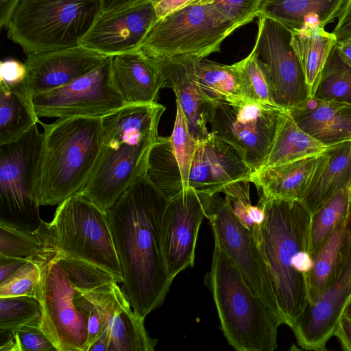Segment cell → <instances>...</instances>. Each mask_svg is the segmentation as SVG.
I'll return each mask as SVG.
<instances>
[{
	"label": "cell",
	"mask_w": 351,
	"mask_h": 351,
	"mask_svg": "<svg viewBox=\"0 0 351 351\" xmlns=\"http://www.w3.org/2000/svg\"><path fill=\"white\" fill-rule=\"evenodd\" d=\"M57 248L71 258L101 269L123 282L107 211L80 193L58 204L47 223Z\"/></svg>",
	"instance_id": "8"
},
{
	"label": "cell",
	"mask_w": 351,
	"mask_h": 351,
	"mask_svg": "<svg viewBox=\"0 0 351 351\" xmlns=\"http://www.w3.org/2000/svg\"><path fill=\"white\" fill-rule=\"evenodd\" d=\"M254 171L228 143L211 132L199 143L191 164L189 185L198 193L213 195L235 182H251Z\"/></svg>",
	"instance_id": "21"
},
{
	"label": "cell",
	"mask_w": 351,
	"mask_h": 351,
	"mask_svg": "<svg viewBox=\"0 0 351 351\" xmlns=\"http://www.w3.org/2000/svg\"><path fill=\"white\" fill-rule=\"evenodd\" d=\"M336 43L335 34L324 27L292 31L291 45L302 65L310 97L315 95L324 65Z\"/></svg>",
	"instance_id": "31"
},
{
	"label": "cell",
	"mask_w": 351,
	"mask_h": 351,
	"mask_svg": "<svg viewBox=\"0 0 351 351\" xmlns=\"http://www.w3.org/2000/svg\"><path fill=\"white\" fill-rule=\"evenodd\" d=\"M117 281L80 291L92 302L101 319L98 337L107 351H154L157 339L147 332L143 317L132 307Z\"/></svg>",
	"instance_id": "15"
},
{
	"label": "cell",
	"mask_w": 351,
	"mask_h": 351,
	"mask_svg": "<svg viewBox=\"0 0 351 351\" xmlns=\"http://www.w3.org/2000/svg\"><path fill=\"white\" fill-rule=\"evenodd\" d=\"M51 239L47 222L35 231L0 221V258L31 261L46 247Z\"/></svg>",
	"instance_id": "33"
},
{
	"label": "cell",
	"mask_w": 351,
	"mask_h": 351,
	"mask_svg": "<svg viewBox=\"0 0 351 351\" xmlns=\"http://www.w3.org/2000/svg\"><path fill=\"white\" fill-rule=\"evenodd\" d=\"M27 74V66L14 59H8L0 63V82L14 87L25 82Z\"/></svg>",
	"instance_id": "43"
},
{
	"label": "cell",
	"mask_w": 351,
	"mask_h": 351,
	"mask_svg": "<svg viewBox=\"0 0 351 351\" xmlns=\"http://www.w3.org/2000/svg\"><path fill=\"white\" fill-rule=\"evenodd\" d=\"M350 180L351 141L332 145L322 154L301 202L312 215L325 202L348 186Z\"/></svg>",
	"instance_id": "26"
},
{
	"label": "cell",
	"mask_w": 351,
	"mask_h": 351,
	"mask_svg": "<svg viewBox=\"0 0 351 351\" xmlns=\"http://www.w3.org/2000/svg\"><path fill=\"white\" fill-rule=\"evenodd\" d=\"M346 0H261L259 15L291 31L325 27L337 19Z\"/></svg>",
	"instance_id": "27"
},
{
	"label": "cell",
	"mask_w": 351,
	"mask_h": 351,
	"mask_svg": "<svg viewBox=\"0 0 351 351\" xmlns=\"http://www.w3.org/2000/svg\"><path fill=\"white\" fill-rule=\"evenodd\" d=\"M38 118L103 117L127 105L112 77L111 57L74 81L32 97Z\"/></svg>",
	"instance_id": "13"
},
{
	"label": "cell",
	"mask_w": 351,
	"mask_h": 351,
	"mask_svg": "<svg viewBox=\"0 0 351 351\" xmlns=\"http://www.w3.org/2000/svg\"><path fill=\"white\" fill-rule=\"evenodd\" d=\"M336 45L341 54L351 62V37L346 40L337 42Z\"/></svg>",
	"instance_id": "51"
},
{
	"label": "cell",
	"mask_w": 351,
	"mask_h": 351,
	"mask_svg": "<svg viewBox=\"0 0 351 351\" xmlns=\"http://www.w3.org/2000/svg\"><path fill=\"white\" fill-rule=\"evenodd\" d=\"M253 50L266 65L280 105L285 110L302 105L309 97L302 65L291 45L292 31L260 15Z\"/></svg>",
	"instance_id": "14"
},
{
	"label": "cell",
	"mask_w": 351,
	"mask_h": 351,
	"mask_svg": "<svg viewBox=\"0 0 351 351\" xmlns=\"http://www.w3.org/2000/svg\"><path fill=\"white\" fill-rule=\"evenodd\" d=\"M335 336L345 351H351V319L342 317L339 321Z\"/></svg>",
	"instance_id": "45"
},
{
	"label": "cell",
	"mask_w": 351,
	"mask_h": 351,
	"mask_svg": "<svg viewBox=\"0 0 351 351\" xmlns=\"http://www.w3.org/2000/svg\"><path fill=\"white\" fill-rule=\"evenodd\" d=\"M288 110L304 132L327 146L351 141V104L313 96Z\"/></svg>",
	"instance_id": "23"
},
{
	"label": "cell",
	"mask_w": 351,
	"mask_h": 351,
	"mask_svg": "<svg viewBox=\"0 0 351 351\" xmlns=\"http://www.w3.org/2000/svg\"><path fill=\"white\" fill-rule=\"evenodd\" d=\"M242 71L251 101L280 109L278 97L266 65L252 49L238 62Z\"/></svg>",
	"instance_id": "36"
},
{
	"label": "cell",
	"mask_w": 351,
	"mask_h": 351,
	"mask_svg": "<svg viewBox=\"0 0 351 351\" xmlns=\"http://www.w3.org/2000/svg\"><path fill=\"white\" fill-rule=\"evenodd\" d=\"M40 254L36 258L25 262L15 273L0 283V298L29 296L39 300L42 271Z\"/></svg>",
	"instance_id": "38"
},
{
	"label": "cell",
	"mask_w": 351,
	"mask_h": 351,
	"mask_svg": "<svg viewBox=\"0 0 351 351\" xmlns=\"http://www.w3.org/2000/svg\"><path fill=\"white\" fill-rule=\"evenodd\" d=\"M249 181L235 182L226 186L221 192L225 193V199L231 206L240 221L249 230L253 231L257 226L251 220L249 210L252 206L250 196Z\"/></svg>",
	"instance_id": "40"
},
{
	"label": "cell",
	"mask_w": 351,
	"mask_h": 351,
	"mask_svg": "<svg viewBox=\"0 0 351 351\" xmlns=\"http://www.w3.org/2000/svg\"><path fill=\"white\" fill-rule=\"evenodd\" d=\"M239 28L259 15L261 0H211Z\"/></svg>",
	"instance_id": "41"
},
{
	"label": "cell",
	"mask_w": 351,
	"mask_h": 351,
	"mask_svg": "<svg viewBox=\"0 0 351 351\" xmlns=\"http://www.w3.org/2000/svg\"><path fill=\"white\" fill-rule=\"evenodd\" d=\"M110 57L82 45L27 54L25 87L32 98L64 86L94 71Z\"/></svg>",
	"instance_id": "20"
},
{
	"label": "cell",
	"mask_w": 351,
	"mask_h": 351,
	"mask_svg": "<svg viewBox=\"0 0 351 351\" xmlns=\"http://www.w3.org/2000/svg\"><path fill=\"white\" fill-rule=\"evenodd\" d=\"M148 1L151 0H101L102 10L101 14L121 11Z\"/></svg>",
	"instance_id": "46"
},
{
	"label": "cell",
	"mask_w": 351,
	"mask_h": 351,
	"mask_svg": "<svg viewBox=\"0 0 351 351\" xmlns=\"http://www.w3.org/2000/svg\"><path fill=\"white\" fill-rule=\"evenodd\" d=\"M193 73L200 90L211 102L240 103L250 100L238 62L228 65L195 57Z\"/></svg>",
	"instance_id": "29"
},
{
	"label": "cell",
	"mask_w": 351,
	"mask_h": 351,
	"mask_svg": "<svg viewBox=\"0 0 351 351\" xmlns=\"http://www.w3.org/2000/svg\"><path fill=\"white\" fill-rule=\"evenodd\" d=\"M249 216L251 220L258 226L262 223L264 220L265 213L263 208L258 204L256 206H252L249 210Z\"/></svg>",
	"instance_id": "50"
},
{
	"label": "cell",
	"mask_w": 351,
	"mask_h": 351,
	"mask_svg": "<svg viewBox=\"0 0 351 351\" xmlns=\"http://www.w3.org/2000/svg\"><path fill=\"white\" fill-rule=\"evenodd\" d=\"M350 200V209H351V180L349 184Z\"/></svg>",
	"instance_id": "53"
},
{
	"label": "cell",
	"mask_w": 351,
	"mask_h": 351,
	"mask_svg": "<svg viewBox=\"0 0 351 351\" xmlns=\"http://www.w3.org/2000/svg\"><path fill=\"white\" fill-rule=\"evenodd\" d=\"M350 245L349 213L312 257L313 265L307 275L309 304L325 292L338 278L346 263Z\"/></svg>",
	"instance_id": "28"
},
{
	"label": "cell",
	"mask_w": 351,
	"mask_h": 351,
	"mask_svg": "<svg viewBox=\"0 0 351 351\" xmlns=\"http://www.w3.org/2000/svg\"><path fill=\"white\" fill-rule=\"evenodd\" d=\"M43 128L37 199L58 205L79 193L97 165L102 143L101 117H67Z\"/></svg>",
	"instance_id": "4"
},
{
	"label": "cell",
	"mask_w": 351,
	"mask_h": 351,
	"mask_svg": "<svg viewBox=\"0 0 351 351\" xmlns=\"http://www.w3.org/2000/svg\"><path fill=\"white\" fill-rule=\"evenodd\" d=\"M75 303L78 310L84 313L86 317L87 346L86 351H88L89 346L96 340L101 332V316L94 304L78 290L75 295Z\"/></svg>",
	"instance_id": "42"
},
{
	"label": "cell",
	"mask_w": 351,
	"mask_h": 351,
	"mask_svg": "<svg viewBox=\"0 0 351 351\" xmlns=\"http://www.w3.org/2000/svg\"><path fill=\"white\" fill-rule=\"evenodd\" d=\"M101 10V0H20L8 36L27 54L77 47Z\"/></svg>",
	"instance_id": "6"
},
{
	"label": "cell",
	"mask_w": 351,
	"mask_h": 351,
	"mask_svg": "<svg viewBox=\"0 0 351 351\" xmlns=\"http://www.w3.org/2000/svg\"><path fill=\"white\" fill-rule=\"evenodd\" d=\"M350 210L349 185L325 202L311 215L310 254L313 257Z\"/></svg>",
	"instance_id": "34"
},
{
	"label": "cell",
	"mask_w": 351,
	"mask_h": 351,
	"mask_svg": "<svg viewBox=\"0 0 351 351\" xmlns=\"http://www.w3.org/2000/svg\"><path fill=\"white\" fill-rule=\"evenodd\" d=\"M337 42L351 37V0H346L337 18V25L332 32Z\"/></svg>",
	"instance_id": "44"
},
{
	"label": "cell",
	"mask_w": 351,
	"mask_h": 351,
	"mask_svg": "<svg viewBox=\"0 0 351 351\" xmlns=\"http://www.w3.org/2000/svg\"><path fill=\"white\" fill-rule=\"evenodd\" d=\"M42 145L36 125L17 141L0 145V221L31 231L43 222L37 199Z\"/></svg>",
	"instance_id": "9"
},
{
	"label": "cell",
	"mask_w": 351,
	"mask_h": 351,
	"mask_svg": "<svg viewBox=\"0 0 351 351\" xmlns=\"http://www.w3.org/2000/svg\"><path fill=\"white\" fill-rule=\"evenodd\" d=\"M238 27L211 0H189L158 19L141 51L149 58L177 56L205 58L220 50Z\"/></svg>",
	"instance_id": "7"
},
{
	"label": "cell",
	"mask_w": 351,
	"mask_h": 351,
	"mask_svg": "<svg viewBox=\"0 0 351 351\" xmlns=\"http://www.w3.org/2000/svg\"><path fill=\"white\" fill-rule=\"evenodd\" d=\"M206 217L212 228L215 241L234 263L252 291L283 324L253 232L240 221L229 204L218 193L208 196Z\"/></svg>",
	"instance_id": "12"
},
{
	"label": "cell",
	"mask_w": 351,
	"mask_h": 351,
	"mask_svg": "<svg viewBox=\"0 0 351 351\" xmlns=\"http://www.w3.org/2000/svg\"><path fill=\"white\" fill-rule=\"evenodd\" d=\"M27 350L57 351L40 325H24L12 331L0 330V351Z\"/></svg>",
	"instance_id": "39"
},
{
	"label": "cell",
	"mask_w": 351,
	"mask_h": 351,
	"mask_svg": "<svg viewBox=\"0 0 351 351\" xmlns=\"http://www.w3.org/2000/svg\"><path fill=\"white\" fill-rule=\"evenodd\" d=\"M169 202L145 172L107 210L123 272L122 291L145 318L163 303L173 280L162 242Z\"/></svg>",
	"instance_id": "1"
},
{
	"label": "cell",
	"mask_w": 351,
	"mask_h": 351,
	"mask_svg": "<svg viewBox=\"0 0 351 351\" xmlns=\"http://www.w3.org/2000/svg\"><path fill=\"white\" fill-rule=\"evenodd\" d=\"M195 57L177 56L151 59L158 73L161 88L173 90L191 133L200 142L210 134L208 130L210 101L198 86L193 73Z\"/></svg>",
	"instance_id": "22"
},
{
	"label": "cell",
	"mask_w": 351,
	"mask_h": 351,
	"mask_svg": "<svg viewBox=\"0 0 351 351\" xmlns=\"http://www.w3.org/2000/svg\"><path fill=\"white\" fill-rule=\"evenodd\" d=\"M40 327L57 351H86L87 320L75 303L77 290L51 240L40 255Z\"/></svg>",
	"instance_id": "10"
},
{
	"label": "cell",
	"mask_w": 351,
	"mask_h": 351,
	"mask_svg": "<svg viewBox=\"0 0 351 351\" xmlns=\"http://www.w3.org/2000/svg\"><path fill=\"white\" fill-rule=\"evenodd\" d=\"M114 84L127 105L158 103L161 89L153 61L141 49L111 57Z\"/></svg>",
	"instance_id": "24"
},
{
	"label": "cell",
	"mask_w": 351,
	"mask_h": 351,
	"mask_svg": "<svg viewBox=\"0 0 351 351\" xmlns=\"http://www.w3.org/2000/svg\"><path fill=\"white\" fill-rule=\"evenodd\" d=\"M351 230V209L350 212ZM351 296V245L346 263L338 278L310 303L291 327L298 345L304 350H326Z\"/></svg>",
	"instance_id": "19"
},
{
	"label": "cell",
	"mask_w": 351,
	"mask_h": 351,
	"mask_svg": "<svg viewBox=\"0 0 351 351\" xmlns=\"http://www.w3.org/2000/svg\"><path fill=\"white\" fill-rule=\"evenodd\" d=\"M314 97L351 104V62L336 44L324 65Z\"/></svg>",
	"instance_id": "35"
},
{
	"label": "cell",
	"mask_w": 351,
	"mask_h": 351,
	"mask_svg": "<svg viewBox=\"0 0 351 351\" xmlns=\"http://www.w3.org/2000/svg\"><path fill=\"white\" fill-rule=\"evenodd\" d=\"M204 282L210 291L221 330L237 351H274L282 324L256 295L240 270L215 241L210 270Z\"/></svg>",
	"instance_id": "5"
},
{
	"label": "cell",
	"mask_w": 351,
	"mask_h": 351,
	"mask_svg": "<svg viewBox=\"0 0 351 351\" xmlns=\"http://www.w3.org/2000/svg\"><path fill=\"white\" fill-rule=\"evenodd\" d=\"M282 110L251 100L215 101L211 103L208 123L211 132L230 144L255 173L271 149Z\"/></svg>",
	"instance_id": "11"
},
{
	"label": "cell",
	"mask_w": 351,
	"mask_h": 351,
	"mask_svg": "<svg viewBox=\"0 0 351 351\" xmlns=\"http://www.w3.org/2000/svg\"><path fill=\"white\" fill-rule=\"evenodd\" d=\"M208 196L189 188L169 199L162 219V242L173 279L194 265L198 232L206 217Z\"/></svg>",
	"instance_id": "16"
},
{
	"label": "cell",
	"mask_w": 351,
	"mask_h": 351,
	"mask_svg": "<svg viewBox=\"0 0 351 351\" xmlns=\"http://www.w3.org/2000/svg\"><path fill=\"white\" fill-rule=\"evenodd\" d=\"M41 306L29 296L0 298V330L12 331L29 324L40 325Z\"/></svg>",
	"instance_id": "37"
},
{
	"label": "cell",
	"mask_w": 351,
	"mask_h": 351,
	"mask_svg": "<svg viewBox=\"0 0 351 351\" xmlns=\"http://www.w3.org/2000/svg\"><path fill=\"white\" fill-rule=\"evenodd\" d=\"M158 19L154 0L100 14L80 45L106 57L133 52Z\"/></svg>",
	"instance_id": "18"
},
{
	"label": "cell",
	"mask_w": 351,
	"mask_h": 351,
	"mask_svg": "<svg viewBox=\"0 0 351 351\" xmlns=\"http://www.w3.org/2000/svg\"><path fill=\"white\" fill-rule=\"evenodd\" d=\"M342 317L351 319V296L344 308Z\"/></svg>",
	"instance_id": "52"
},
{
	"label": "cell",
	"mask_w": 351,
	"mask_h": 351,
	"mask_svg": "<svg viewBox=\"0 0 351 351\" xmlns=\"http://www.w3.org/2000/svg\"><path fill=\"white\" fill-rule=\"evenodd\" d=\"M199 141L191 133L180 104L170 136H158L152 146L146 174L152 184L171 199L189 189V179Z\"/></svg>",
	"instance_id": "17"
},
{
	"label": "cell",
	"mask_w": 351,
	"mask_h": 351,
	"mask_svg": "<svg viewBox=\"0 0 351 351\" xmlns=\"http://www.w3.org/2000/svg\"><path fill=\"white\" fill-rule=\"evenodd\" d=\"M165 107L125 105L101 117L102 143L94 171L79 193L108 210L146 172Z\"/></svg>",
	"instance_id": "3"
},
{
	"label": "cell",
	"mask_w": 351,
	"mask_h": 351,
	"mask_svg": "<svg viewBox=\"0 0 351 351\" xmlns=\"http://www.w3.org/2000/svg\"><path fill=\"white\" fill-rule=\"evenodd\" d=\"M332 146H327L310 136L298 125L288 110H282L278 115L271 149L258 171L306 157L319 156Z\"/></svg>",
	"instance_id": "30"
},
{
	"label": "cell",
	"mask_w": 351,
	"mask_h": 351,
	"mask_svg": "<svg viewBox=\"0 0 351 351\" xmlns=\"http://www.w3.org/2000/svg\"><path fill=\"white\" fill-rule=\"evenodd\" d=\"M28 261L0 258V283L4 282Z\"/></svg>",
	"instance_id": "47"
},
{
	"label": "cell",
	"mask_w": 351,
	"mask_h": 351,
	"mask_svg": "<svg viewBox=\"0 0 351 351\" xmlns=\"http://www.w3.org/2000/svg\"><path fill=\"white\" fill-rule=\"evenodd\" d=\"M257 204L265 217L253 234L283 324L291 328L309 304L311 214L301 202L263 194Z\"/></svg>",
	"instance_id": "2"
},
{
	"label": "cell",
	"mask_w": 351,
	"mask_h": 351,
	"mask_svg": "<svg viewBox=\"0 0 351 351\" xmlns=\"http://www.w3.org/2000/svg\"><path fill=\"white\" fill-rule=\"evenodd\" d=\"M189 1V0H155V6L159 19Z\"/></svg>",
	"instance_id": "49"
},
{
	"label": "cell",
	"mask_w": 351,
	"mask_h": 351,
	"mask_svg": "<svg viewBox=\"0 0 351 351\" xmlns=\"http://www.w3.org/2000/svg\"><path fill=\"white\" fill-rule=\"evenodd\" d=\"M39 121L24 83L10 87L0 82V145L17 141Z\"/></svg>",
	"instance_id": "32"
},
{
	"label": "cell",
	"mask_w": 351,
	"mask_h": 351,
	"mask_svg": "<svg viewBox=\"0 0 351 351\" xmlns=\"http://www.w3.org/2000/svg\"><path fill=\"white\" fill-rule=\"evenodd\" d=\"M322 154L263 169L252 174L251 182L267 197L301 202Z\"/></svg>",
	"instance_id": "25"
},
{
	"label": "cell",
	"mask_w": 351,
	"mask_h": 351,
	"mask_svg": "<svg viewBox=\"0 0 351 351\" xmlns=\"http://www.w3.org/2000/svg\"><path fill=\"white\" fill-rule=\"evenodd\" d=\"M20 0H0V26L7 27Z\"/></svg>",
	"instance_id": "48"
}]
</instances>
